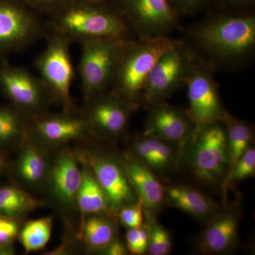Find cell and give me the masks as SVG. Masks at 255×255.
Masks as SVG:
<instances>
[{
  "instance_id": "cell-29",
  "label": "cell",
  "mask_w": 255,
  "mask_h": 255,
  "mask_svg": "<svg viewBox=\"0 0 255 255\" xmlns=\"http://www.w3.org/2000/svg\"><path fill=\"white\" fill-rule=\"evenodd\" d=\"M255 174V148L252 145L232 167L228 169L226 177L221 182L223 198L226 192L242 181L254 177Z\"/></svg>"
},
{
  "instance_id": "cell-33",
  "label": "cell",
  "mask_w": 255,
  "mask_h": 255,
  "mask_svg": "<svg viewBox=\"0 0 255 255\" xmlns=\"http://www.w3.org/2000/svg\"><path fill=\"white\" fill-rule=\"evenodd\" d=\"M170 1L179 15H190L205 9L213 2V0H170Z\"/></svg>"
},
{
  "instance_id": "cell-27",
  "label": "cell",
  "mask_w": 255,
  "mask_h": 255,
  "mask_svg": "<svg viewBox=\"0 0 255 255\" xmlns=\"http://www.w3.org/2000/svg\"><path fill=\"white\" fill-rule=\"evenodd\" d=\"M53 225V216L23 223L17 239L26 253L41 251L47 246L51 236Z\"/></svg>"
},
{
  "instance_id": "cell-8",
  "label": "cell",
  "mask_w": 255,
  "mask_h": 255,
  "mask_svg": "<svg viewBox=\"0 0 255 255\" xmlns=\"http://www.w3.org/2000/svg\"><path fill=\"white\" fill-rule=\"evenodd\" d=\"M45 49L35 60V67L41 80L48 87L55 103L66 112H75L71 95L75 71L70 45L66 38L53 33H48Z\"/></svg>"
},
{
  "instance_id": "cell-14",
  "label": "cell",
  "mask_w": 255,
  "mask_h": 255,
  "mask_svg": "<svg viewBox=\"0 0 255 255\" xmlns=\"http://www.w3.org/2000/svg\"><path fill=\"white\" fill-rule=\"evenodd\" d=\"M118 8L138 39L167 36L180 28L170 0H117Z\"/></svg>"
},
{
  "instance_id": "cell-5",
  "label": "cell",
  "mask_w": 255,
  "mask_h": 255,
  "mask_svg": "<svg viewBox=\"0 0 255 255\" xmlns=\"http://www.w3.org/2000/svg\"><path fill=\"white\" fill-rule=\"evenodd\" d=\"M193 173L201 182L221 184L229 169L227 136L223 122H215L196 133L184 148Z\"/></svg>"
},
{
  "instance_id": "cell-20",
  "label": "cell",
  "mask_w": 255,
  "mask_h": 255,
  "mask_svg": "<svg viewBox=\"0 0 255 255\" xmlns=\"http://www.w3.org/2000/svg\"><path fill=\"white\" fill-rule=\"evenodd\" d=\"M122 158L128 177L143 209L157 214L166 202L165 187L140 159L128 152Z\"/></svg>"
},
{
  "instance_id": "cell-6",
  "label": "cell",
  "mask_w": 255,
  "mask_h": 255,
  "mask_svg": "<svg viewBox=\"0 0 255 255\" xmlns=\"http://www.w3.org/2000/svg\"><path fill=\"white\" fill-rule=\"evenodd\" d=\"M75 150L79 160L90 167L103 189L114 217L117 219V213L124 206L139 201L122 157L90 145L81 146Z\"/></svg>"
},
{
  "instance_id": "cell-19",
  "label": "cell",
  "mask_w": 255,
  "mask_h": 255,
  "mask_svg": "<svg viewBox=\"0 0 255 255\" xmlns=\"http://www.w3.org/2000/svg\"><path fill=\"white\" fill-rule=\"evenodd\" d=\"M128 153L141 160L159 176L172 173L183 155L177 146L145 133L132 139Z\"/></svg>"
},
{
  "instance_id": "cell-22",
  "label": "cell",
  "mask_w": 255,
  "mask_h": 255,
  "mask_svg": "<svg viewBox=\"0 0 255 255\" xmlns=\"http://www.w3.org/2000/svg\"><path fill=\"white\" fill-rule=\"evenodd\" d=\"M117 219L107 214L87 216L80 224L78 239L87 253L100 254L117 236Z\"/></svg>"
},
{
  "instance_id": "cell-37",
  "label": "cell",
  "mask_w": 255,
  "mask_h": 255,
  "mask_svg": "<svg viewBox=\"0 0 255 255\" xmlns=\"http://www.w3.org/2000/svg\"><path fill=\"white\" fill-rule=\"evenodd\" d=\"M9 162L6 158V155L0 152V176L7 172Z\"/></svg>"
},
{
  "instance_id": "cell-30",
  "label": "cell",
  "mask_w": 255,
  "mask_h": 255,
  "mask_svg": "<svg viewBox=\"0 0 255 255\" xmlns=\"http://www.w3.org/2000/svg\"><path fill=\"white\" fill-rule=\"evenodd\" d=\"M23 223V220L11 219L0 215V255L13 254V245L18 238Z\"/></svg>"
},
{
  "instance_id": "cell-32",
  "label": "cell",
  "mask_w": 255,
  "mask_h": 255,
  "mask_svg": "<svg viewBox=\"0 0 255 255\" xmlns=\"http://www.w3.org/2000/svg\"><path fill=\"white\" fill-rule=\"evenodd\" d=\"M117 219L127 229L141 227L144 223V209L140 201L122 207L117 213Z\"/></svg>"
},
{
  "instance_id": "cell-17",
  "label": "cell",
  "mask_w": 255,
  "mask_h": 255,
  "mask_svg": "<svg viewBox=\"0 0 255 255\" xmlns=\"http://www.w3.org/2000/svg\"><path fill=\"white\" fill-rule=\"evenodd\" d=\"M9 162L7 172L14 184L25 189L43 190L49 173L53 152L47 150L26 136Z\"/></svg>"
},
{
  "instance_id": "cell-21",
  "label": "cell",
  "mask_w": 255,
  "mask_h": 255,
  "mask_svg": "<svg viewBox=\"0 0 255 255\" xmlns=\"http://www.w3.org/2000/svg\"><path fill=\"white\" fill-rule=\"evenodd\" d=\"M165 200L202 222L207 223L223 209L199 189L184 184L165 187Z\"/></svg>"
},
{
  "instance_id": "cell-1",
  "label": "cell",
  "mask_w": 255,
  "mask_h": 255,
  "mask_svg": "<svg viewBox=\"0 0 255 255\" xmlns=\"http://www.w3.org/2000/svg\"><path fill=\"white\" fill-rule=\"evenodd\" d=\"M184 41L200 63L213 70L239 68L255 51L253 11H225L189 28Z\"/></svg>"
},
{
  "instance_id": "cell-31",
  "label": "cell",
  "mask_w": 255,
  "mask_h": 255,
  "mask_svg": "<svg viewBox=\"0 0 255 255\" xmlns=\"http://www.w3.org/2000/svg\"><path fill=\"white\" fill-rule=\"evenodd\" d=\"M149 237L147 227L143 223L141 227L129 228L126 234V246L129 253L145 255L148 249Z\"/></svg>"
},
{
  "instance_id": "cell-16",
  "label": "cell",
  "mask_w": 255,
  "mask_h": 255,
  "mask_svg": "<svg viewBox=\"0 0 255 255\" xmlns=\"http://www.w3.org/2000/svg\"><path fill=\"white\" fill-rule=\"evenodd\" d=\"M148 110L144 133L177 146L182 152L195 134V124L189 110L166 101L145 106Z\"/></svg>"
},
{
  "instance_id": "cell-4",
  "label": "cell",
  "mask_w": 255,
  "mask_h": 255,
  "mask_svg": "<svg viewBox=\"0 0 255 255\" xmlns=\"http://www.w3.org/2000/svg\"><path fill=\"white\" fill-rule=\"evenodd\" d=\"M129 39L104 37L82 42L79 73L84 101L110 90Z\"/></svg>"
},
{
  "instance_id": "cell-3",
  "label": "cell",
  "mask_w": 255,
  "mask_h": 255,
  "mask_svg": "<svg viewBox=\"0 0 255 255\" xmlns=\"http://www.w3.org/2000/svg\"><path fill=\"white\" fill-rule=\"evenodd\" d=\"M177 40L169 36L128 41L110 90L124 100L140 105L147 78L157 60Z\"/></svg>"
},
{
  "instance_id": "cell-9",
  "label": "cell",
  "mask_w": 255,
  "mask_h": 255,
  "mask_svg": "<svg viewBox=\"0 0 255 255\" xmlns=\"http://www.w3.org/2000/svg\"><path fill=\"white\" fill-rule=\"evenodd\" d=\"M0 92L28 119L48 113L55 104L41 78L6 59L0 63Z\"/></svg>"
},
{
  "instance_id": "cell-36",
  "label": "cell",
  "mask_w": 255,
  "mask_h": 255,
  "mask_svg": "<svg viewBox=\"0 0 255 255\" xmlns=\"http://www.w3.org/2000/svg\"><path fill=\"white\" fill-rule=\"evenodd\" d=\"M129 254L126 243L121 241L119 238H116L100 255H127Z\"/></svg>"
},
{
  "instance_id": "cell-12",
  "label": "cell",
  "mask_w": 255,
  "mask_h": 255,
  "mask_svg": "<svg viewBox=\"0 0 255 255\" xmlns=\"http://www.w3.org/2000/svg\"><path fill=\"white\" fill-rule=\"evenodd\" d=\"M27 135L32 140L50 152L73 142L94 139L80 112L62 111L48 112L28 119Z\"/></svg>"
},
{
  "instance_id": "cell-7",
  "label": "cell",
  "mask_w": 255,
  "mask_h": 255,
  "mask_svg": "<svg viewBox=\"0 0 255 255\" xmlns=\"http://www.w3.org/2000/svg\"><path fill=\"white\" fill-rule=\"evenodd\" d=\"M199 60L184 41L176 42L157 60L147 78L141 104L167 101L186 84Z\"/></svg>"
},
{
  "instance_id": "cell-26",
  "label": "cell",
  "mask_w": 255,
  "mask_h": 255,
  "mask_svg": "<svg viewBox=\"0 0 255 255\" xmlns=\"http://www.w3.org/2000/svg\"><path fill=\"white\" fill-rule=\"evenodd\" d=\"M222 122L226 130L230 169L253 145L254 130L251 124L233 117L228 112Z\"/></svg>"
},
{
  "instance_id": "cell-2",
  "label": "cell",
  "mask_w": 255,
  "mask_h": 255,
  "mask_svg": "<svg viewBox=\"0 0 255 255\" xmlns=\"http://www.w3.org/2000/svg\"><path fill=\"white\" fill-rule=\"evenodd\" d=\"M107 3L67 0L50 14L48 31L71 43L104 37L130 38L131 28L118 6L112 7Z\"/></svg>"
},
{
  "instance_id": "cell-10",
  "label": "cell",
  "mask_w": 255,
  "mask_h": 255,
  "mask_svg": "<svg viewBox=\"0 0 255 255\" xmlns=\"http://www.w3.org/2000/svg\"><path fill=\"white\" fill-rule=\"evenodd\" d=\"M80 111L92 137L113 141L127 132L130 118L139 106L108 90L84 101Z\"/></svg>"
},
{
  "instance_id": "cell-11",
  "label": "cell",
  "mask_w": 255,
  "mask_h": 255,
  "mask_svg": "<svg viewBox=\"0 0 255 255\" xmlns=\"http://www.w3.org/2000/svg\"><path fill=\"white\" fill-rule=\"evenodd\" d=\"M21 0H0V59L21 51L43 36L48 26Z\"/></svg>"
},
{
  "instance_id": "cell-39",
  "label": "cell",
  "mask_w": 255,
  "mask_h": 255,
  "mask_svg": "<svg viewBox=\"0 0 255 255\" xmlns=\"http://www.w3.org/2000/svg\"><path fill=\"white\" fill-rule=\"evenodd\" d=\"M0 251H1V245H0Z\"/></svg>"
},
{
  "instance_id": "cell-28",
  "label": "cell",
  "mask_w": 255,
  "mask_h": 255,
  "mask_svg": "<svg viewBox=\"0 0 255 255\" xmlns=\"http://www.w3.org/2000/svg\"><path fill=\"white\" fill-rule=\"evenodd\" d=\"M144 223L148 231L147 254L167 255L172 248L170 233L156 219V215L144 209Z\"/></svg>"
},
{
  "instance_id": "cell-13",
  "label": "cell",
  "mask_w": 255,
  "mask_h": 255,
  "mask_svg": "<svg viewBox=\"0 0 255 255\" xmlns=\"http://www.w3.org/2000/svg\"><path fill=\"white\" fill-rule=\"evenodd\" d=\"M82 180V165L75 150L65 145L53 152L43 190L50 203L63 214L78 211L77 197Z\"/></svg>"
},
{
  "instance_id": "cell-15",
  "label": "cell",
  "mask_w": 255,
  "mask_h": 255,
  "mask_svg": "<svg viewBox=\"0 0 255 255\" xmlns=\"http://www.w3.org/2000/svg\"><path fill=\"white\" fill-rule=\"evenodd\" d=\"M213 72L212 69L199 62L186 84L188 110L195 124L194 135L207 126L222 122L228 112L223 107Z\"/></svg>"
},
{
  "instance_id": "cell-35",
  "label": "cell",
  "mask_w": 255,
  "mask_h": 255,
  "mask_svg": "<svg viewBox=\"0 0 255 255\" xmlns=\"http://www.w3.org/2000/svg\"><path fill=\"white\" fill-rule=\"evenodd\" d=\"M23 3L43 12L51 14L67 0H21Z\"/></svg>"
},
{
  "instance_id": "cell-18",
  "label": "cell",
  "mask_w": 255,
  "mask_h": 255,
  "mask_svg": "<svg viewBox=\"0 0 255 255\" xmlns=\"http://www.w3.org/2000/svg\"><path fill=\"white\" fill-rule=\"evenodd\" d=\"M240 216L236 209H223L206 223L197 242L201 254L221 255L230 252L238 240Z\"/></svg>"
},
{
  "instance_id": "cell-24",
  "label": "cell",
  "mask_w": 255,
  "mask_h": 255,
  "mask_svg": "<svg viewBox=\"0 0 255 255\" xmlns=\"http://www.w3.org/2000/svg\"><path fill=\"white\" fill-rule=\"evenodd\" d=\"M28 118L11 104L0 105V152L16 150L27 136Z\"/></svg>"
},
{
  "instance_id": "cell-34",
  "label": "cell",
  "mask_w": 255,
  "mask_h": 255,
  "mask_svg": "<svg viewBox=\"0 0 255 255\" xmlns=\"http://www.w3.org/2000/svg\"><path fill=\"white\" fill-rule=\"evenodd\" d=\"M221 10L225 11H253L255 0H213Z\"/></svg>"
},
{
  "instance_id": "cell-23",
  "label": "cell",
  "mask_w": 255,
  "mask_h": 255,
  "mask_svg": "<svg viewBox=\"0 0 255 255\" xmlns=\"http://www.w3.org/2000/svg\"><path fill=\"white\" fill-rule=\"evenodd\" d=\"M80 163L82 169V180L77 197V210L81 218L80 224L90 215L107 214L113 216L111 214L105 192L97 182L93 172L87 164L81 162Z\"/></svg>"
},
{
  "instance_id": "cell-38",
  "label": "cell",
  "mask_w": 255,
  "mask_h": 255,
  "mask_svg": "<svg viewBox=\"0 0 255 255\" xmlns=\"http://www.w3.org/2000/svg\"><path fill=\"white\" fill-rule=\"evenodd\" d=\"M84 1H88V2L96 3V4H100V3H107L112 0H84Z\"/></svg>"
},
{
  "instance_id": "cell-25",
  "label": "cell",
  "mask_w": 255,
  "mask_h": 255,
  "mask_svg": "<svg viewBox=\"0 0 255 255\" xmlns=\"http://www.w3.org/2000/svg\"><path fill=\"white\" fill-rule=\"evenodd\" d=\"M44 205V201L38 200L16 184L0 186V215L23 220Z\"/></svg>"
}]
</instances>
